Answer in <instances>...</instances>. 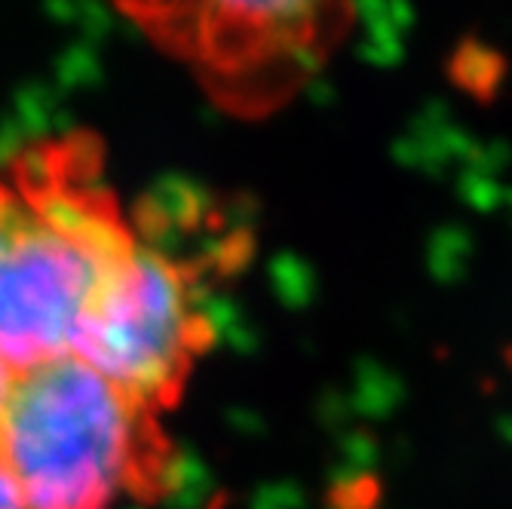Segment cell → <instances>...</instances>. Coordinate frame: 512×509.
<instances>
[{"instance_id": "6da1fadb", "label": "cell", "mask_w": 512, "mask_h": 509, "mask_svg": "<svg viewBox=\"0 0 512 509\" xmlns=\"http://www.w3.org/2000/svg\"><path fill=\"white\" fill-rule=\"evenodd\" d=\"M138 234L86 132L25 148L0 175V359L10 372L74 350Z\"/></svg>"}, {"instance_id": "7a4b0ae2", "label": "cell", "mask_w": 512, "mask_h": 509, "mask_svg": "<svg viewBox=\"0 0 512 509\" xmlns=\"http://www.w3.org/2000/svg\"><path fill=\"white\" fill-rule=\"evenodd\" d=\"M0 464L25 509H108L175 485L157 411L74 353L19 368L0 408Z\"/></svg>"}, {"instance_id": "3957f363", "label": "cell", "mask_w": 512, "mask_h": 509, "mask_svg": "<svg viewBox=\"0 0 512 509\" xmlns=\"http://www.w3.org/2000/svg\"><path fill=\"white\" fill-rule=\"evenodd\" d=\"M215 332L200 264L138 237L135 255L89 307L71 353L160 411L175 405Z\"/></svg>"}, {"instance_id": "277c9868", "label": "cell", "mask_w": 512, "mask_h": 509, "mask_svg": "<svg viewBox=\"0 0 512 509\" xmlns=\"http://www.w3.org/2000/svg\"><path fill=\"white\" fill-rule=\"evenodd\" d=\"M132 19L178 56L200 65L209 89L227 105L252 108L276 96L273 71L313 65V37L322 7L310 4H209L129 7Z\"/></svg>"}, {"instance_id": "5b68a950", "label": "cell", "mask_w": 512, "mask_h": 509, "mask_svg": "<svg viewBox=\"0 0 512 509\" xmlns=\"http://www.w3.org/2000/svg\"><path fill=\"white\" fill-rule=\"evenodd\" d=\"M365 22V40H362V56L375 65H393L402 59V37L411 28L414 16L408 7H381L371 4L362 7Z\"/></svg>"}, {"instance_id": "8992f818", "label": "cell", "mask_w": 512, "mask_h": 509, "mask_svg": "<svg viewBox=\"0 0 512 509\" xmlns=\"http://www.w3.org/2000/svg\"><path fill=\"white\" fill-rule=\"evenodd\" d=\"M503 71H506V65H503L500 53H494L491 46H485L479 40H467L451 59L454 83L473 92L479 99H491V92L497 89Z\"/></svg>"}, {"instance_id": "52a82bcc", "label": "cell", "mask_w": 512, "mask_h": 509, "mask_svg": "<svg viewBox=\"0 0 512 509\" xmlns=\"http://www.w3.org/2000/svg\"><path fill=\"white\" fill-rule=\"evenodd\" d=\"M399 396H402L399 381H396V375L387 372V368H378V365L359 368L353 405L362 414H371V418H378V414H390L396 408Z\"/></svg>"}, {"instance_id": "ba28073f", "label": "cell", "mask_w": 512, "mask_h": 509, "mask_svg": "<svg viewBox=\"0 0 512 509\" xmlns=\"http://www.w3.org/2000/svg\"><path fill=\"white\" fill-rule=\"evenodd\" d=\"M470 264V237L460 227H445L433 237L430 243V267L439 280L451 283L457 276H463Z\"/></svg>"}, {"instance_id": "9c48e42d", "label": "cell", "mask_w": 512, "mask_h": 509, "mask_svg": "<svg viewBox=\"0 0 512 509\" xmlns=\"http://www.w3.org/2000/svg\"><path fill=\"white\" fill-rule=\"evenodd\" d=\"M273 280L279 289V298L292 307H307L316 295V273L310 264H304L295 255H279L273 264Z\"/></svg>"}, {"instance_id": "30bf717a", "label": "cell", "mask_w": 512, "mask_h": 509, "mask_svg": "<svg viewBox=\"0 0 512 509\" xmlns=\"http://www.w3.org/2000/svg\"><path fill=\"white\" fill-rule=\"evenodd\" d=\"M0 509H25V500L4 464H0Z\"/></svg>"}, {"instance_id": "8fae6325", "label": "cell", "mask_w": 512, "mask_h": 509, "mask_svg": "<svg viewBox=\"0 0 512 509\" xmlns=\"http://www.w3.org/2000/svg\"><path fill=\"white\" fill-rule=\"evenodd\" d=\"M10 378H13V372H10V368H7V362L0 359V408H4V396H7Z\"/></svg>"}]
</instances>
